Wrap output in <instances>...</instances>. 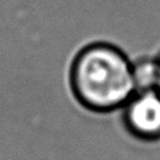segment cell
<instances>
[{
	"instance_id": "1",
	"label": "cell",
	"mask_w": 160,
	"mask_h": 160,
	"mask_svg": "<svg viewBox=\"0 0 160 160\" xmlns=\"http://www.w3.org/2000/svg\"><path fill=\"white\" fill-rule=\"evenodd\" d=\"M72 87L78 99L96 111H108L131 99L136 87L135 71L116 47L92 44L75 59Z\"/></svg>"
},
{
	"instance_id": "2",
	"label": "cell",
	"mask_w": 160,
	"mask_h": 160,
	"mask_svg": "<svg viewBox=\"0 0 160 160\" xmlns=\"http://www.w3.org/2000/svg\"><path fill=\"white\" fill-rule=\"evenodd\" d=\"M126 122L128 128L140 138L160 136V92L146 89L129 100Z\"/></svg>"
},
{
	"instance_id": "3",
	"label": "cell",
	"mask_w": 160,
	"mask_h": 160,
	"mask_svg": "<svg viewBox=\"0 0 160 160\" xmlns=\"http://www.w3.org/2000/svg\"><path fill=\"white\" fill-rule=\"evenodd\" d=\"M158 84L160 87V63L158 64Z\"/></svg>"
}]
</instances>
